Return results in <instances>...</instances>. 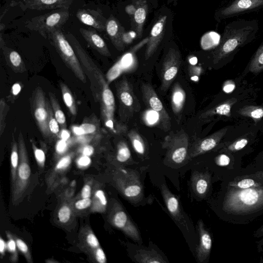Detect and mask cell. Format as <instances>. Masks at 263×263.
I'll return each instance as SVG.
<instances>
[{
    "mask_svg": "<svg viewBox=\"0 0 263 263\" xmlns=\"http://www.w3.org/2000/svg\"><path fill=\"white\" fill-rule=\"evenodd\" d=\"M82 128L84 135L94 134L98 130L99 126L90 121H84L80 125Z\"/></svg>",
    "mask_w": 263,
    "mask_h": 263,
    "instance_id": "cell-50",
    "label": "cell"
},
{
    "mask_svg": "<svg viewBox=\"0 0 263 263\" xmlns=\"http://www.w3.org/2000/svg\"><path fill=\"white\" fill-rule=\"evenodd\" d=\"M79 152L82 155L90 157L93 154L94 148L91 145H84L81 147Z\"/></svg>",
    "mask_w": 263,
    "mask_h": 263,
    "instance_id": "cell-54",
    "label": "cell"
},
{
    "mask_svg": "<svg viewBox=\"0 0 263 263\" xmlns=\"http://www.w3.org/2000/svg\"><path fill=\"white\" fill-rule=\"evenodd\" d=\"M72 215V206L69 203L64 202L59 208L57 217L58 222L62 224L69 222Z\"/></svg>",
    "mask_w": 263,
    "mask_h": 263,
    "instance_id": "cell-40",
    "label": "cell"
},
{
    "mask_svg": "<svg viewBox=\"0 0 263 263\" xmlns=\"http://www.w3.org/2000/svg\"><path fill=\"white\" fill-rule=\"evenodd\" d=\"M211 175L209 172L194 173L192 176L191 185L194 193L201 198H204L210 191Z\"/></svg>",
    "mask_w": 263,
    "mask_h": 263,
    "instance_id": "cell-27",
    "label": "cell"
},
{
    "mask_svg": "<svg viewBox=\"0 0 263 263\" xmlns=\"http://www.w3.org/2000/svg\"><path fill=\"white\" fill-rule=\"evenodd\" d=\"M219 210L226 221L246 224L263 215V185L240 189L223 183Z\"/></svg>",
    "mask_w": 263,
    "mask_h": 263,
    "instance_id": "cell-1",
    "label": "cell"
},
{
    "mask_svg": "<svg viewBox=\"0 0 263 263\" xmlns=\"http://www.w3.org/2000/svg\"><path fill=\"white\" fill-rule=\"evenodd\" d=\"M72 130L73 133L76 135L81 136L84 135V132L80 126H73L72 127Z\"/></svg>",
    "mask_w": 263,
    "mask_h": 263,
    "instance_id": "cell-58",
    "label": "cell"
},
{
    "mask_svg": "<svg viewBox=\"0 0 263 263\" xmlns=\"http://www.w3.org/2000/svg\"><path fill=\"white\" fill-rule=\"evenodd\" d=\"M69 16L68 9H60L32 17L26 22L25 26L47 39L48 32L57 28H61L68 20Z\"/></svg>",
    "mask_w": 263,
    "mask_h": 263,
    "instance_id": "cell-7",
    "label": "cell"
},
{
    "mask_svg": "<svg viewBox=\"0 0 263 263\" xmlns=\"http://www.w3.org/2000/svg\"><path fill=\"white\" fill-rule=\"evenodd\" d=\"M73 0H22L13 2L12 6H18L22 10H44L50 9H68Z\"/></svg>",
    "mask_w": 263,
    "mask_h": 263,
    "instance_id": "cell-20",
    "label": "cell"
},
{
    "mask_svg": "<svg viewBox=\"0 0 263 263\" xmlns=\"http://www.w3.org/2000/svg\"><path fill=\"white\" fill-rule=\"evenodd\" d=\"M232 112L233 117L250 119L263 129V105L252 104L249 99H247L237 103Z\"/></svg>",
    "mask_w": 263,
    "mask_h": 263,
    "instance_id": "cell-21",
    "label": "cell"
},
{
    "mask_svg": "<svg viewBox=\"0 0 263 263\" xmlns=\"http://www.w3.org/2000/svg\"><path fill=\"white\" fill-rule=\"evenodd\" d=\"M107 200L104 192L98 189L94 193L90 207L91 212L103 213L107 208Z\"/></svg>",
    "mask_w": 263,
    "mask_h": 263,
    "instance_id": "cell-35",
    "label": "cell"
},
{
    "mask_svg": "<svg viewBox=\"0 0 263 263\" xmlns=\"http://www.w3.org/2000/svg\"><path fill=\"white\" fill-rule=\"evenodd\" d=\"M116 90L120 104V115L123 113L121 118H128L140 110V103L126 78L124 77L117 83Z\"/></svg>",
    "mask_w": 263,
    "mask_h": 263,
    "instance_id": "cell-13",
    "label": "cell"
},
{
    "mask_svg": "<svg viewBox=\"0 0 263 263\" xmlns=\"http://www.w3.org/2000/svg\"><path fill=\"white\" fill-rule=\"evenodd\" d=\"M12 235L16 242L17 249L24 255L27 262L29 263H32L33 262V260L31 255V253L30 252L29 249L25 241H24L21 238H18L16 235L13 234Z\"/></svg>",
    "mask_w": 263,
    "mask_h": 263,
    "instance_id": "cell-44",
    "label": "cell"
},
{
    "mask_svg": "<svg viewBox=\"0 0 263 263\" xmlns=\"http://www.w3.org/2000/svg\"><path fill=\"white\" fill-rule=\"evenodd\" d=\"M48 112V125L51 136L56 138H60V124L55 118L53 112L48 100L47 101Z\"/></svg>",
    "mask_w": 263,
    "mask_h": 263,
    "instance_id": "cell-41",
    "label": "cell"
},
{
    "mask_svg": "<svg viewBox=\"0 0 263 263\" xmlns=\"http://www.w3.org/2000/svg\"><path fill=\"white\" fill-rule=\"evenodd\" d=\"M9 106L6 104L4 98L0 100V135L3 134L6 127V115L9 110Z\"/></svg>",
    "mask_w": 263,
    "mask_h": 263,
    "instance_id": "cell-46",
    "label": "cell"
},
{
    "mask_svg": "<svg viewBox=\"0 0 263 263\" xmlns=\"http://www.w3.org/2000/svg\"><path fill=\"white\" fill-rule=\"evenodd\" d=\"M107 218L112 226L121 230L132 239L135 241L140 240V236L138 229L118 202H115L112 204Z\"/></svg>",
    "mask_w": 263,
    "mask_h": 263,
    "instance_id": "cell-14",
    "label": "cell"
},
{
    "mask_svg": "<svg viewBox=\"0 0 263 263\" xmlns=\"http://www.w3.org/2000/svg\"><path fill=\"white\" fill-rule=\"evenodd\" d=\"M91 163L90 157L82 155L77 160V164L79 168H84L88 166Z\"/></svg>",
    "mask_w": 263,
    "mask_h": 263,
    "instance_id": "cell-53",
    "label": "cell"
},
{
    "mask_svg": "<svg viewBox=\"0 0 263 263\" xmlns=\"http://www.w3.org/2000/svg\"><path fill=\"white\" fill-rule=\"evenodd\" d=\"M79 31L85 40L93 49L102 55L110 56V52L106 43L95 29L80 28Z\"/></svg>",
    "mask_w": 263,
    "mask_h": 263,
    "instance_id": "cell-26",
    "label": "cell"
},
{
    "mask_svg": "<svg viewBox=\"0 0 263 263\" xmlns=\"http://www.w3.org/2000/svg\"><path fill=\"white\" fill-rule=\"evenodd\" d=\"M262 127L252 122L244 121L230 125L222 140L214 151L224 152L243 158L254 151Z\"/></svg>",
    "mask_w": 263,
    "mask_h": 263,
    "instance_id": "cell-3",
    "label": "cell"
},
{
    "mask_svg": "<svg viewBox=\"0 0 263 263\" xmlns=\"http://www.w3.org/2000/svg\"><path fill=\"white\" fill-rule=\"evenodd\" d=\"M197 227L200 240L196 248V257L198 262H203L209 258L212 247V238L202 220H198Z\"/></svg>",
    "mask_w": 263,
    "mask_h": 263,
    "instance_id": "cell-24",
    "label": "cell"
},
{
    "mask_svg": "<svg viewBox=\"0 0 263 263\" xmlns=\"http://www.w3.org/2000/svg\"><path fill=\"white\" fill-rule=\"evenodd\" d=\"M19 161L14 185L11 187V201L13 205L20 203L29 184L31 177L30 166L26 145L21 132L18 137Z\"/></svg>",
    "mask_w": 263,
    "mask_h": 263,
    "instance_id": "cell-6",
    "label": "cell"
},
{
    "mask_svg": "<svg viewBox=\"0 0 263 263\" xmlns=\"http://www.w3.org/2000/svg\"><path fill=\"white\" fill-rule=\"evenodd\" d=\"M91 185H90L89 184L86 183L85 184L81 192V198H90L91 197Z\"/></svg>",
    "mask_w": 263,
    "mask_h": 263,
    "instance_id": "cell-55",
    "label": "cell"
},
{
    "mask_svg": "<svg viewBox=\"0 0 263 263\" xmlns=\"http://www.w3.org/2000/svg\"><path fill=\"white\" fill-rule=\"evenodd\" d=\"M263 170V169H262V170ZM258 171H259V170H258Z\"/></svg>",
    "mask_w": 263,
    "mask_h": 263,
    "instance_id": "cell-64",
    "label": "cell"
},
{
    "mask_svg": "<svg viewBox=\"0 0 263 263\" xmlns=\"http://www.w3.org/2000/svg\"><path fill=\"white\" fill-rule=\"evenodd\" d=\"M168 16L161 14L155 22L151 30L148 41L146 44L144 57L146 60L150 58L157 50L163 39L166 28Z\"/></svg>",
    "mask_w": 263,
    "mask_h": 263,
    "instance_id": "cell-18",
    "label": "cell"
},
{
    "mask_svg": "<svg viewBox=\"0 0 263 263\" xmlns=\"http://www.w3.org/2000/svg\"><path fill=\"white\" fill-rule=\"evenodd\" d=\"M259 262H260V263H263V258H261L260 259V260H259Z\"/></svg>",
    "mask_w": 263,
    "mask_h": 263,
    "instance_id": "cell-63",
    "label": "cell"
},
{
    "mask_svg": "<svg viewBox=\"0 0 263 263\" xmlns=\"http://www.w3.org/2000/svg\"><path fill=\"white\" fill-rule=\"evenodd\" d=\"M253 235L256 238H260V241H263V224L254 232Z\"/></svg>",
    "mask_w": 263,
    "mask_h": 263,
    "instance_id": "cell-57",
    "label": "cell"
},
{
    "mask_svg": "<svg viewBox=\"0 0 263 263\" xmlns=\"http://www.w3.org/2000/svg\"><path fill=\"white\" fill-rule=\"evenodd\" d=\"M181 62L179 51L171 48L167 51L163 62L161 72V89L166 91L175 79Z\"/></svg>",
    "mask_w": 263,
    "mask_h": 263,
    "instance_id": "cell-16",
    "label": "cell"
},
{
    "mask_svg": "<svg viewBox=\"0 0 263 263\" xmlns=\"http://www.w3.org/2000/svg\"><path fill=\"white\" fill-rule=\"evenodd\" d=\"M136 260L140 263H165L166 261L155 250H140L135 256Z\"/></svg>",
    "mask_w": 263,
    "mask_h": 263,
    "instance_id": "cell-33",
    "label": "cell"
},
{
    "mask_svg": "<svg viewBox=\"0 0 263 263\" xmlns=\"http://www.w3.org/2000/svg\"><path fill=\"white\" fill-rule=\"evenodd\" d=\"M189 137L181 129L177 132H172L166 136L162 147L166 149V156L172 162L180 164L182 163L188 155Z\"/></svg>",
    "mask_w": 263,
    "mask_h": 263,
    "instance_id": "cell-9",
    "label": "cell"
},
{
    "mask_svg": "<svg viewBox=\"0 0 263 263\" xmlns=\"http://www.w3.org/2000/svg\"><path fill=\"white\" fill-rule=\"evenodd\" d=\"M247 69L248 72L255 75L263 71V42L252 57L247 66Z\"/></svg>",
    "mask_w": 263,
    "mask_h": 263,
    "instance_id": "cell-34",
    "label": "cell"
},
{
    "mask_svg": "<svg viewBox=\"0 0 263 263\" xmlns=\"http://www.w3.org/2000/svg\"><path fill=\"white\" fill-rule=\"evenodd\" d=\"M1 48L3 51L7 64L15 72L22 73L26 71V66L20 54L15 50L7 47L2 37Z\"/></svg>",
    "mask_w": 263,
    "mask_h": 263,
    "instance_id": "cell-28",
    "label": "cell"
},
{
    "mask_svg": "<svg viewBox=\"0 0 263 263\" xmlns=\"http://www.w3.org/2000/svg\"><path fill=\"white\" fill-rule=\"evenodd\" d=\"M248 92L247 91H236L229 94L225 99L218 104L202 113L200 119H208L218 116L219 117H225L230 119L233 117L232 109L238 103L249 99Z\"/></svg>",
    "mask_w": 263,
    "mask_h": 263,
    "instance_id": "cell-15",
    "label": "cell"
},
{
    "mask_svg": "<svg viewBox=\"0 0 263 263\" xmlns=\"http://www.w3.org/2000/svg\"><path fill=\"white\" fill-rule=\"evenodd\" d=\"M69 136L70 135L69 132L65 129H63L62 132H60V138L62 140L66 141L69 138Z\"/></svg>",
    "mask_w": 263,
    "mask_h": 263,
    "instance_id": "cell-61",
    "label": "cell"
},
{
    "mask_svg": "<svg viewBox=\"0 0 263 263\" xmlns=\"http://www.w3.org/2000/svg\"><path fill=\"white\" fill-rule=\"evenodd\" d=\"M47 39L75 76L82 83H85L86 79L82 65L74 50L61 28L50 31L47 34Z\"/></svg>",
    "mask_w": 263,
    "mask_h": 263,
    "instance_id": "cell-4",
    "label": "cell"
},
{
    "mask_svg": "<svg viewBox=\"0 0 263 263\" xmlns=\"http://www.w3.org/2000/svg\"><path fill=\"white\" fill-rule=\"evenodd\" d=\"M222 88L223 91L226 94H231L234 92L236 84L233 80H227L224 82Z\"/></svg>",
    "mask_w": 263,
    "mask_h": 263,
    "instance_id": "cell-52",
    "label": "cell"
},
{
    "mask_svg": "<svg viewBox=\"0 0 263 263\" xmlns=\"http://www.w3.org/2000/svg\"><path fill=\"white\" fill-rule=\"evenodd\" d=\"M258 30L257 20L239 18L229 23L219 44L211 53L213 64L223 66L229 63L241 48L255 39Z\"/></svg>",
    "mask_w": 263,
    "mask_h": 263,
    "instance_id": "cell-2",
    "label": "cell"
},
{
    "mask_svg": "<svg viewBox=\"0 0 263 263\" xmlns=\"http://www.w3.org/2000/svg\"><path fill=\"white\" fill-rule=\"evenodd\" d=\"M263 169V151L259 152L254 159L253 162L246 167L242 168L246 172H254Z\"/></svg>",
    "mask_w": 263,
    "mask_h": 263,
    "instance_id": "cell-45",
    "label": "cell"
},
{
    "mask_svg": "<svg viewBox=\"0 0 263 263\" xmlns=\"http://www.w3.org/2000/svg\"><path fill=\"white\" fill-rule=\"evenodd\" d=\"M131 157L130 149L124 141H120L117 145L116 159L121 163L127 161Z\"/></svg>",
    "mask_w": 263,
    "mask_h": 263,
    "instance_id": "cell-43",
    "label": "cell"
},
{
    "mask_svg": "<svg viewBox=\"0 0 263 263\" xmlns=\"http://www.w3.org/2000/svg\"><path fill=\"white\" fill-rule=\"evenodd\" d=\"M117 188L128 200L136 202L143 196V187L140 179L134 171L121 170L115 175Z\"/></svg>",
    "mask_w": 263,
    "mask_h": 263,
    "instance_id": "cell-10",
    "label": "cell"
},
{
    "mask_svg": "<svg viewBox=\"0 0 263 263\" xmlns=\"http://www.w3.org/2000/svg\"><path fill=\"white\" fill-rule=\"evenodd\" d=\"M76 16L81 23L98 31L105 30L107 20L100 9H79L77 12Z\"/></svg>",
    "mask_w": 263,
    "mask_h": 263,
    "instance_id": "cell-22",
    "label": "cell"
},
{
    "mask_svg": "<svg viewBox=\"0 0 263 263\" xmlns=\"http://www.w3.org/2000/svg\"><path fill=\"white\" fill-rule=\"evenodd\" d=\"M148 41V37L143 39L122 55L109 70L106 76L108 83L124 73L134 72L137 69L138 60L137 53L146 45Z\"/></svg>",
    "mask_w": 263,
    "mask_h": 263,
    "instance_id": "cell-11",
    "label": "cell"
},
{
    "mask_svg": "<svg viewBox=\"0 0 263 263\" xmlns=\"http://www.w3.org/2000/svg\"><path fill=\"white\" fill-rule=\"evenodd\" d=\"M128 137L135 152L139 155H144L145 145L140 134L136 130L132 129L128 134Z\"/></svg>",
    "mask_w": 263,
    "mask_h": 263,
    "instance_id": "cell-39",
    "label": "cell"
},
{
    "mask_svg": "<svg viewBox=\"0 0 263 263\" xmlns=\"http://www.w3.org/2000/svg\"><path fill=\"white\" fill-rule=\"evenodd\" d=\"M31 143L36 162L40 168H43L46 160L45 152L42 149L38 148L33 141L31 140Z\"/></svg>",
    "mask_w": 263,
    "mask_h": 263,
    "instance_id": "cell-48",
    "label": "cell"
},
{
    "mask_svg": "<svg viewBox=\"0 0 263 263\" xmlns=\"http://www.w3.org/2000/svg\"><path fill=\"white\" fill-rule=\"evenodd\" d=\"M230 126H225L208 137L198 141L189 153L187 155L189 157L193 158L212 151H214L221 142Z\"/></svg>",
    "mask_w": 263,
    "mask_h": 263,
    "instance_id": "cell-19",
    "label": "cell"
},
{
    "mask_svg": "<svg viewBox=\"0 0 263 263\" xmlns=\"http://www.w3.org/2000/svg\"><path fill=\"white\" fill-rule=\"evenodd\" d=\"M21 90V85L18 83L14 84L12 87V93L14 96H16Z\"/></svg>",
    "mask_w": 263,
    "mask_h": 263,
    "instance_id": "cell-60",
    "label": "cell"
},
{
    "mask_svg": "<svg viewBox=\"0 0 263 263\" xmlns=\"http://www.w3.org/2000/svg\"><path fill=\"white\" fill-rule=\"evenodd\" d=\"M141 92L145 104L159 115L162 129L168 131L171 127V119L153 87L144 83L141 86Z\"/></svg>",
    "mask_w": 263,
    "mask_h": 263,
    "instance_id": "cell-17",
    "label": "cell"
},
{
    "mask_svg": "<svg viewBox=\"0 0 263 263\" xmlns=\"http://www.w3.org/2000/svg\"><path fill=\"white\" fill-rule=\"evenodd\" d=\"M263 10V0H226L217 9L214 18L218 22L246 13Z\"/></svg>",
    "mask_w": 263,
    "mask_h": 263,
    "instance_id": "cell-8",
    "label": "cell"
},
{
    "mask_svg": "<svg viewBox=\"0 0 263 263\" xmlns=\"http://www.w3.org/2000/svg\"><path fill=\"white\" fill-rule=\"evenodd\" d=\"M60 86L64 103L70 114L75 116L77 115V107L71 91L67 86L63 82H60Z\"/></svg>",
    "mask_w": 263,
    "mask_h": 263,
    "instance_id": "cell-38",
    "label": "cell"
},
{
    "mask_svg": "<svg viewBox=\"0 0 263 263\" xmlns=\"http://www.w3.org/2000/svg\"><path fill=\"white\" fill-rule=\"evenodd\" d=\"M73 49L79 61L86 70V74L91 82V87L94 99L100 101L101 91L103 87L108 84L102 71L97 66L92 59L83 48L79 41L71 33L65 34Z\"/></svg>",
    "mask_w": 263,
    "mask_h": 263,
    "instance_id": "cell-5",
    "label": "cell"
},
{
    "mask_svg": "<svg viewBox=\"0 0 263 263\" xmlns=\"http://www.w3.org/2000/svg\"><path fill=\"white\" fill-rule=\"evenodd\" d=\"M6 234L8 238L7 247L8 251L11 255L10 260L12 262H16L18 259L16 242L13 237L12 234L8 232H6Z\"/></svg>",
    "mask_w": 263,
    "mask_h": 263,
    "instance_id": "cell-47",
    "label": "cell"
},
{
    "mask_svg": "<svg viewBox=\"0 0 263 263\" xmlns=\"http://www.w3.org/2000/svg\"><path fill=\"white\" fill-rule=\"evenodd\" d=\"M19 161L18 144L13 137L10 156L11 187L14 185Z\"/></svg>",
    "mask_w": 263,
    "mask_h": 263,
    "instance_id": "cell-36",
    "label": "cell"
},
{
    "mask_svg": "<svg viewBox=\"0 0 263 263\" xmlns=\"http://www.w3.org/2000/svg\"><path fill=\"white\" fill-rule=\"evenodd\" d=\"M161 191L166 208L172 217L178 225L187 229L178 198L164 184L161 185Z\"/></svg>",
    "mask_w": 263,
    "mask_h": 263,
    "instance_id": "cell-23",
    "label": "cell"
},
{
    "mask_svg": "<svg viewBox=\"0 0 263 263\" xmlns=\"http://www.w3.org/2000/svg\"><path fill=\"white\" fill-rule=\"evenodd\" d=\"M7 244L5 241L3 240V239L1 237L0 238V253L2 256L4 255L5 254V252L6 249L7 248Z\"/></svg>",
    "mask_w": 263,
    "mask_h": 263,
    "instance_id": "cell-59",
    "label": "cell"
},
{
    "mask_svg": "<svg viewBox=\"0 0 263 263\" xmlns=\"http://www.w3.org/2000/svg\"><path fill=\"white\" fill-rule=\"evenodd\" d=\"M79 238L81 248L88 254L100 247L97 237L88 227L82 229L79 234Z\"/></svg>",
    "mask_w": 263,
    "mask_h": 263,
    "instance_id": "cell-31",
    "label": "cell"
},
{
    "mask_svg": "<svg viewBox=\"0 0 263 263\" xmlns=\"http://www.w3.org/2000/svg\"><path fill=\"white\" fill-rule=\"evenodd\" d=\"M257 244L258 251L261 253L263 256V241L259 240L258 241H257Z\"/></svg>",
    "mask_w": 263,
    "mask_h": 263,
    "instance_id": "cell-62",
    "label": "cell"
},
{
    "mask_svg": "<svg viewBox=\"0 0 263 263\" xmlns=\"http://www.w3.org/2000/svg\"><path fill=\"white\" fill-rule=\"evenodd\" d=\"M47 101L42 88L39 86L36 87L32 92L30 99L31 110L39 130L44 138H49L51 136L48 125Z\"/></svg>",
    "mask_w": 263,
    "mask_h": 263,
    "instance_id": "cell-12",
    "label": "cell"
},
{
    "mask_svg": "<svg viewBox=\"0 0 263 263\" xmlns=\"http://www.w3.org/2000/svg\"><path fill=\"white\" fill-rule=\"evenodd\" d=\"M92 203V199L90 198H84L77 200L73 206L78 210H83L90 207Z\"/></svg>",
    "mask_w": 263,
    "mask_h": 263,
    "instance_id": "cell-51",
    "label": "cell"
},
{
    "mask_svg": "<svg viewBox=\"0 0 263 263\" xmlns=\"http://www.w3.org/2000/svg\"><path fill=\"white\" fill-rule=\"evenodd\" d=\"M185 98L186 95L184 89L179 83H176L172 89L171 103L173 112L176 117L178 122L181 118Z\"/></svg>",
    "mask_w": 263,
    "mask_h": 263,
    "instance_id": "cell-30",
    "label": "cell"
},
{
    "mask_svg": "<svg viewBox=\"0 0 263 263\" xmlns=\"http://www.w3.org/2000/svg\"><path fill=\"white\" fill-rule=\"evenodd\" d=\"M142 120L147 126H155L161 124V120L158 113L152 109L148 108L142 115Z\"/></svg>",
    "mask_w": 263,
    "mask_h": 263,
    "instance_id": "cell-42",
    "label": "cell"
},
{
    "mask_svg": "<svg viewBox=\"0 0 263 263\" xmlns=\"http://www.w3.org/2000/svg\"><path fill=\"white\" fill-rule=\"evenodd\" d=\"M88 254L90 255L91 258L97 262H106L107 259L105 254L101 247H98Z\"/></svg>",
    "mask_w": 263,
    "mask_h": 263,
    "instance_id": "cell-49",
    "label": "cell"
},
{
    "mask_svg": "<svg viewBox=\"0 0 263 263\" xmlns=\"http://www.w3.org/2000/svg\"><path fill=\"white\" fill-rule=\"evenodd\" d=\"M73 155V153H69L58 161L47 177V183L48 185H52L56 180V178L68 169L71 163Z\"/></svg>",
    "mask_w": 263,
    "mask_h": 263,
    "instance_id": "cell-32",
    "label": "cell"
},
{
    "mask_svg": "<svg viewBox=\"0 0 263 263\" xmlns=\"http://www.w3.org/2000/svg\"><path fill=\"white\" fill-rule=\"evenodd\" d=\"M105 30L116 49L123 50L125 45L123 37L126 32L118 20L112 15L106 21Z\"/></svg>",
    "mask_w": 263,
    "mask_h": 263,
    "instance_id": "cell-25",
    "label": "cell"
},
{
    "mask_svg": "<svg viewBox=\"0 0 263 263\" xmlns=\"http://www.w3.org/2000/svg\"><path fill=\"white\" fill-rule=\"evenodd\" d=\"M136 10L133 16V28L139 38L142 36L143 28L145 22L147 5L145 0H138L136 3Z\"/></svg>",
    "mask_w": 263,
    "mask_h": 263,
    "instance_id": "cell-29",
    "label": "cell"
},
{
    "mask_svg": "<svg viewBox=\"0 0 263 263\" xmlns=\"http://www.w3.org/2000/svg\"><path fill=\"white\" fill-rule=\"evenodd\" d=\"M49 96L54 116L61 128L65 129L66 127V117L60 106L58 100L52 92H49Z\"/></svg>",
    "mask_w": 263,
    "mask_h": 263,
    "instance_id": "cell-37",
    "label": "cell"
},
{
    "mask_svg": "<svg viewBox=\"0 0 263 263\" xmlns=\"http://www.w3.org/2000/svg\"><path fill=\"white\" fill-rule=\"evenodd\" d=\"M67 147V144L65 140L61 139L59 141L56 145V151L59 154H61L64 153Z\"/></svg>",
    "mask_w": 263,
    "mask_h": 263,
    "instance_id": "cell-56",
    "label": "cell"
}]
</instances>
